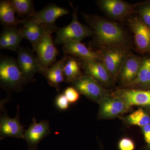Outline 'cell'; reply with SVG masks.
Masks as SVG:
<instances>
[{
    "label": "cell",
    "instance_id": "f1b7e54d",
    "mask_svg": "<svg viewBox=\"0 0 150 150\" xmlns=\"http://www.w3.org/2000/svg\"><path fill=\"white\" fill-rule=\"evenodd\" d=\"M56 104L60 110H65L69 107V102L64 94H60L56 99Z\"/></svg>",
    "mask_w": 150,
    "mask_h": 150
},
{
    "label": "cell",
    "instance_id": "ac0fdd59",
    "mask_svg": "<svg viewBox=\"0 0 150 150\" xmlns=\"http://www.w3.org/2000/svg\"><path fill=\"white\" fill-rule=\"evenodd\" d=\"M63 45V50L65 54L76 56L81 60L98 61L101 59L99 54L89 49L80 42L69 41Z\"/></svg>",
    "mask_w": 150,
    "mask_h": 150
},
{
    "label": "cell",
    "instance_id": "cb8c5ba5",
    "mask_svg": "<svg viewBox=\"0 0 150 150\" xmlns=\"http://www.w3.org/2000/svg\"><path fill=\"white\" fill-rule=\"evenodd\" d=\"M4 30L8 40L9 50L17 51L20 43L24 38L22 34L21 29L13 27H6Z\"/></svg>",
    "mask_w": 150,
    "mask_h": 150
},
{
    "label": "cell",
    "instance_id": "4316f807",
    "mask_svg": "<svg viewBox=\"0 0 150 150\" xmlns=\"http://www.w3.org/2000/svg\"><path fill=\"white\" fill-rule=\"evenodd\" d=\"M64 94L71 103L76 102L79 98V93L74 87H69L65 90Z\"/></svg>",
    "mask_w": 150,
    "mask_h": 150
},
{
    "label": "cell",
    "instance_id": "7a4b0ae2",
    "mask_svg": "<svg viewBox=\"0 0 150 150\" xmlns=\"http://www.w3.org/2000/svg\"><path fill=\"white\" fill-rule=\"evenodd\" d=\"M72 15V21L69 24L57 30V35L54 41L56 45L64 44L71 41L80 42L84 38L93 35L92 29L79 21L77 11L75 8H74Z\"/></svg>",
    "mask_w": 150,
    "mask_h": 150
},
{
    "label": "cell",
    "instance_id": "8992f818",
    "mask_svg": "<svg viewBox=\"0 0 150 150\" xmlns=\"http://www.w3.org/2000/svg\"><path fill=\"white\" fill-rule=\"evenodd\" d=\"M72 83L73 87L80 93L98 103L105 97L109 95L100 83L87 75L81 76Z\"/></svg>",
    "mask_w": 150,
    "mask_h": 150
},
{
    "label": "cell",
    "instance_id": "3957f363",
    "mask_svg": "<svg viewBox=\"0 0 150 150\" xmlns=\"http://www.w3.org/2000/svg\"><path fill=\"white\" fill-rule=\"evenodd\" d=\"M58 29L56 25L51 27L45 33L38 42L33 46L37 54L38 61L44 71L48 69L51 65L54 64L59 53L54 46L51 35L54 31H57Z\"/></svg>",
    "mask_w": 150,
    "mask_h": 150
},
{
    "label": "cell",
    "instance_id": "2e32d148",
    "mask_svg": "<svg viewBox=\"0 0 150 150\" xmlns=\"http://www.w3.org/2000/svg\"><path fill=\"white\" fill-rule=\"evenodd\" d=\"M23 27L21 32L23 38L29 40L34 46L42 38L45 33L55 24L45 25L38 24L29 19L23 20L22 23Z\"/></svg>",
    "mask_w": 150,
    "mask_h": 150
},
{
    "label": "cell",
    "instance_id": "484cf974",
    "mask_svg": "<svg viewBox=\"0 0 150 150\" xmlns=\"http://www.w3.org/2000/svg\"><path fill=\"white\" fill-rule=\"evenodd\" d=\"M139 13L141 21L150 27V2L143 5L140 8Z\"/></svg>",
    "mask_w": 150,
    "mask_h": 150
},
{
    "label": "cell",
    "instance_id": "e0dca14e",
    "mask_svg": "<svg viewBox=\"0 0 150 150\" xmlns=\"http://www.w3.org/2000/svg\"><path fill=\"white\" fill-rule=\"evenodd\" d=\"M100 8L109 16L121 18L133 11L132 6L120 0H102L98 2Z\"/></svg>",
    "mask_w": 150,
    "mask_h": 150
},
{
    "label": "cell",
    "instance_id": "83f0119b",
    "mask_svg": "<svg viewBox=\"0 0 150 150\" xmlns=\"http://www.w3.org/2000/svg\"><path fill=\"white\" fill-rule=\"evenodd\" d=\"M119 150H134L135 146L133 140L129 138H122L118 143Z\"/></svg>",
    "mask_w": 150,
    "mask_h": 150
},
{
    "label": "cell",
    "instance_id": "1f68e13d",
    "mask_svg": "<svg viewBox=\"0 0 150 150\" xmlns=\"http://www.w3.org/2000/svg\"><path fill=\"white\" fill-rule=\"evenodd\" d=\"M147 107L148 108H149V109H150V105H149V106H148Z\"/></svg>",
    "mask_w": 150,
    "mask_h": 150
},
{
    "label": "cell",
    "instance_id": "ba28073f",
    "mask_svg": "<svg viewBox=\"0 0 150 150\" xmlns=\"http://www.w3.org/2000/svg\"><path fill=\"white\" fill-rule=\"evenodd\" d=\"M98 103V116L100 119L115 118L128 112L131 108L120 98L109 95L102 98Z\"/></svg>",
    "mask_w": 150,
    "mask_h": 150
},
{
    "label": "cell",
    "instance_id": "4dcf8cb0",
    "mask_svg": "<svg viewBox=\"0 0 150 150\" xmlns=\"http://www.w3.org/2000/svg\"><path fill=\"white\" fill-rule=\"evenodd\" d=\"M0 48L1 49H8L9 48L7 36L4 29L1 32L0 37Z\"/></svg>",
    "mask_w": 150,
    "mask_h": 150
},
{
    "label": "cell",
    "instance_id": "30bf717a",
    "mask_svg": "<svg viewBox=\"0 0 150 150\" xmlns=\"http://www.w3.org/2000/svg\"><path fill=\"white\" fill-rule=\"evenodd\" d=\"M81 65L86 75L91 77L101 85L107 87L112 86L113 80L103 62L81 60Z\"/></svg>",
    "mask_w": 150,
    "mask_h": 150
},
{
    "label": "cell",
    "instance_id": "7402d4cb",
    "mask_svg": "<svg viewBox=\"0 0 150 150\" xmlns=\"http://www.w3.org/2000/svg\"><path fill=\"white\" fill-rule=\"evenodd\" d=\"M64 75L65 79L68 83L74 82L82 76L79 62L73 58L67 60L64 68Z\"/></svg>",
    "mask_w": 150,
    "mask_h": 150
},
{
    "label": "cell",
    "instance_id": "9a60e30c",
    "mask_svg": "<svg viewBox=\"0 0 150 150\" xmlns=\"http://www.w3.org/2000/svg\"><path fill=\"white\" fill-rule=\"evenodd\" d=\"M69 13V11L67 8L51 4L41 11L35 12L34 15L28 19L38 24H55L54 22L57 19Z\"/></svg>",
    "mask_w": 150,
    "mask_h": 150
},
{
    "label": "cell",
    "instance_id": "5b68a950",
    "mask_svg": "<svg viewBox=\"0 0 150 150\" xmlns=\"http://www.w3.org/2000/svg\"><path fill=\"white\" fill-rule=\"evenodd\" d=\"M17 62L21 71L25 82L32 81L36 73L44 74V69L40 66L37 58L32 51L27 48L19 47Z\"/></svg>",
    "mask_w": 150,
    "mask_h": 150
},
{
    "label": "cell",
    "instance_id": "d6986e66",
    "mask_svg": "<svg viewBox=\"0 0 150 150\" xmlns=\"http://www.w3.org/2000/svg\"><path fill=\"white\" fill-rule=\"evenodd\" d=\"M67 60V57L64 56L46 70L43 74L48 83L58 91H60V84L64 81V68Z\"/></svg>",
    "mask_w": 150,
    "mask_h": 150
},
{
    "label": "cell",
    "instance_id": "52a82bcc",
    "mask_svg": "<svg viewBox=\"0 0 150 150\" xmlns=\"http://www.w3.org/2000/svg\"><path fill=\"white\" fill-rule=\"evenodd\" d=\"M105 48L101 52L102 62L114 80L118 76L121 66L128 55L126 51L120 46Z\"/></svg>",
    "mask_w": 150,
    "mask_h": 150
},
{
    "label": "cell",
    "instance_id": "277c9868",
    "mask_svg": "<svg viewBox=\"0 0 150 150\" xmlns=\"http://www.w3.org/2000/svg\"><path fill=\"white\" fill-rule=\"evenodd\" d=\"M0 80L3 85L11 89L19 88L25 82L17 62L13 58H1Z\"/></svg>",
    "mask_w": 150,
    "mask_h": 150
},
{
    "label": "cell",
    "instance_id": "44dd1931",
    "mask_svg": "<svg viewBox=\"0 0 150 150\" xmlns=\"http://www.w3.org/2000/svg\"><path fill=\"white\" fill-rule=\"evenodd\" d=\"M131 86L150 87V59L143 60L138 74Z\"/></svg>",
    "mask_w": 150,
    "mask_h": 150
},
{
    "label": "cell",
    "instance_id": "8fae6325",
    "mask_svg": "<svg viewBox=\"0 0 150 150\" xmlns=\"http://www.w3.org/2000/svg\"><path fill=\"white\" fill-rule=\"evenodd\" d=\"M130 26L138 50L142 53H150V27L138 17L131 19Z\"/></svg>",
    "mask_w": 150,
    "mask_h": 150
},
{
    "label": "cell",
    "instance_id": "4fadbf2b",
    "mask_svg": "<svg viewBox=\"0 0 150 150\" xmlns=\"http://www.w3.org/2000/svg\"><path fill=\"white\" fill-rule=\"evenodd\" d=\"M112 96L122 100L131 107L134 105H150V91L120 89L113 93Z\"/></svg>",
    "mask_w": 150,
    "mask_h": 150
},
{
    "label": "cell",
    "instance_id": "f546056e",
    "mask_svg": "<svg viewBox=\"0 0 150 150\" xmlns=\"http://www.w3.org/2000/svg\"><path fill=\"white\" fill-rule=\"evenodd\" d=\"M141 128L144 135L145 141L146 143V150H150V124Z\"/></svg>",
    "mask_w": 150,
    "mask_h": 150
},
{
    "label": "cell",
    "instance_id": "5bb4252c",
    "mask_svg": "<svg viewBox=\"0 0 150 150\" xmlns=\"http://www.w3.org/2000/svg\"><path fill=\"white\" fill-rule=\"evenodd\" d=\"M142 61L138 56L128 55L121 66L118 76L122 84L131 86L138 74Z\"/></svg>",
    "mask_w": 150,
    "mask_h": 150
},
{
    "label": "cell",
    "instance_id": "ffe728a7",
    "mask_svg": "<svg viewBox=\"0 0 150 150\" xmlns=\"http://www.w3.org/2000/svg\"><path fill=\"white\" fill-rule=\"evenodd\" d=\"M16 10L10 1H1L0 2V20L6 27H15L23 21L19 20L16 16Z\"/></svg>",
    "mask_w": 150,
    "mask_h": 150
},
{
    "label": "cell",
    "instance_id": "7c38bea8",
    "mask_svg": "<svg viewBox=\"0 0 150 150\" xmlns=\"http://www.w3.org/2000/svg\"><path fill=\"white\" fill-rule=\"evenodd\" d=\"M25 130L21 124L19 116V106L16 117L11 118L6 113L1 116L0 119V139L6 137L24 139Z\"/></svg>",
    "mask_w": 150,
    "mask_h": 150
},
{
    "label": "cell",
    "instance_id": "d4e9b609",
    "mask_svg": "<svg viewBox=\"0 0 150 150\" xmlns=\"http://www.w3.org/2000/svg\"><path fill=\"white\" fill-rule=\"evenodd\" d=\"M10 1L17 13L20 14L31 17L35 13L33 2L31 0H11Z\"/></svg>",
    "mask_w": 150,
    "mask_h": 150
},
{
    "label": "cell",
    "instance_id": "6da1fadb",
    "mask_svg": "<svg viewBox=\"0 0 150 150\" xmlns=\"http://www.w3.org/2000/svg\"><path fill=\"white\" fill-rule=\"evenodd\" d=\"M85 18L91 26L96 39L100 46L105 48L119 46L125 42V33L115 23L86 15Z\"/></svg>",
    "mask_w": 150,
    "mask_h": 150
},
{
    "label": "cell",
    "instance_id": "9c48e42d",
    "mask_svg": "<svg viewBox=\"0 0 150 150\" xmlns=\"http://www.w3.org/2000/svg\"><path fill=\"white\" fill-rule=\"evenodd\" d=\"M50 132L48 121L42 120L38 123L35 118H33L32 123L24 132V139L27 142L28 149H37L40 141L50 134Z\"/></svg>",
    "mask_w": 150,
    "mask_h": 150
},
{
    "label": "cell",
    "instance_id": "603a6c76",
    "mask_svg": "<svg viewBox=\"0 0 150 150\" xmlns=\"http://www.w3.org/2000/svg\"><path fill=\"white\" fill-rule=\"evenodd\" d=\"M125 120L128 124L141 127L150 124L149 115L141 108L128 115Z\"/></svg>",
    "mask_w": 150,
    "mask_h": 150
}]
</instances>
